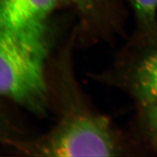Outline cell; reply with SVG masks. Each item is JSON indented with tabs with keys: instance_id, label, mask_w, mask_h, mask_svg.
Wrapping results in <instances>:
<instances>
[{
	"instance_id": "obj_2",
	"label": "cell",
	"mask_w": 157,
	"mask_h": 157,
	"mask_svg": "<svg viewBox=\"0 0 157 157\" xmlns=\"http://www.w3.org/2000/svg\"><path fill=\"white\" fill-rule=\"evenodd\" d=\"M109 121L85 111L69 112L52 131L20 150L44 156H110L117 146Z\"/></svg>"
},
{
	"instance_id": "obj_3",
	"label": "cell",
	"mask_w": 157,
	"mask_h": 157,
	"mask_svg": "<svg viewBox=\"0 0 157 157\" xmlns=\"http://www.w3.org/2000/svg\"><path fill=\"white\" fill-rule=\"evenodd\" d=\"M58 0H0V29L50 44L49 19Z\"/></svg>"
},
{
	"instance_id": "obj_1",
	"label": "cell",
	"mask_w": 157,
	"mask_h": 157,
	"mask_svg": "<svg viewBox=\"0 0 157 157\" xmlns=\"http://www.w3.org/2000/svg\"><path fill=\"white\" fill-rule=\"evenodd\" d=\"M50 45L0 29V95L34 113L44 111V66Z\"/></svg>"
},
{
	"instance_id": "obj_6",
	"label": "cell",
	"mask_w": 157,
	"mask_h": 157,
	"mask_svg": "<svg viewBox=\"0 0 157 157\" xmlns=\"http://www.w3.org/2000/svg\"><path fill=\"white\" fill-rule=\"evenodd\" d=\"M82 15H92L99 8L103 0H66Z\"/></svg>"
},
{
	"instance_id": "obj_4",
	"label": "cell",
	"mask_w": 157,
	"mask_h": 157,
	"mask_svg": "<svg viewBox=\"0 0 157 157\" xmlns=\"http://www.w3.org/2000/svg\"><path fill=\"white\" fill-rule=\"evenodd\" d=\"M132 82L135 95L145 108L157 99V50L138 65Z\"/></svg>"
},
{
	"instance_id": "obj_5",
	"label": "cell",
	"mask_w": 157,
	"mask_h": 157,
	"mask_svg": "<svg viewBox=\"0 0 157 157\" xmlns=\"http://www.w3.org/2000/svg\"><path fill=\"white\" fill-rule=\"evenodd\" d=\"M137 17L147 27L155 24L157 13V0H130Z\"/></svg>"
},
{
	"instance_id": "obj_7",
	"label": "cell",
	"mask_w": 157,
	"mask_h": 157,
	"mask_svg": "<svg viewBox=\"0 0 157 157\" xmlns=\"http://www.w3.org/2000/svg\"><path fill=\"white\" fill-rule=\"evenodd\" d=\"M146 121L151 136L157 143V99L146 107Z\"/></svg>"
}]
</instances>
